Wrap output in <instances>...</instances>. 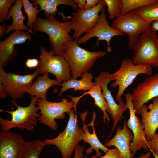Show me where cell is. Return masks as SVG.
Masks as SVG:
<instances>
[{
  "label": "cell",
  "mask_w": 158,
  "mask_h": 158,
  "mask_svg": "<svg viewBox=\"0 0 158 158\" xmlns=\"http://www.w3.org/2000/svg\"><path fill=\"white\" fill-rule=\"evenodd\" d=\"M43 19L38 16L32 26V29L47 35L51 50L54 54L62 55L67 43L73 40L69 35L72 30L71 20L61 22L58 20L55 16H45Z\"/></svg>",
  "instance_id": "1"
},
{
  "label": "cell",
  "mask_w": 158,
  "mask_h": 158,
  "mask_svg": "<svg viewBox=\"0 0 158 158\" xmlns=\"http://www.w3.org/2000/svg\"><path fill=\"white\" fill-rule=\"evenodd\" d=\"M77 40L69 41L62 55L70 65L72 78L76 80L92 69L95 61L106 54V51H90L84 49L77 44Z\"/></svg>",
  "instance_id": "2"
},
{
  "label": "cell",
  "mask_w": 158,
  "mask_h": 158,
  "mask_svg": "<svg viewBox=\"0 0 158 158\" xmlns=\"http://www.w3.org/2000/svg\"><path fill=\"white\" fill-rule=\"evenodd\" d=\"M39 99L36 97L31 96L30 104L25 107L16 104L15 106L17 108L15 111L0 109V112L8 113L11 116L10 120L0 117L1 131H9L11 129L16 128L22 130L25 129L29 131L33 132L40 116L38 113V108L36 106V102Z\"/></svg>",
  "instance_id": "3"
},
{
  "label": "cell",
  "mask_w": 158,
  "mask_h": 158,
  "mask_svg": "<svg viewBox=\"0 0 158 158\" xmlns=\"http://www.w3.org/2000/svg\"><path fill=\"white\" fill-rule=\"evenodd\" d=\"M133 49L132 61L134 64L158 67V39L151 24L140 35Z\"/></svg>",
  "instance_id": "4"
},
{
  "label": "cell",
  "mask_w": 158,
  "mask_h": 158,
  "mask_svg": "<svg viewBox=\"0 0 158 158\" xmlns=\"http://www.w3.org/2000/svg\"><path fill=\"white\" fill-rule=\"evenodd\" d=\"M76 111L73 109L68 113L69 120L64 131L54 138L44 140L47 145L56 146L60 151L62 158H70L75 147L81 140L82 128L78 125Z\"/></svg>",
  "instance_id": "5"
},
{
  "label": "cell",
  "mask_w": 158,
  "mask_h": 158,
  "mask_svg": "<svg viewBox=\"0 0 158 158\" xmlns=\"http://www.w3.org/2000/svg\"><path fill=\"white\" fill-rule=\"evenodd\" d=\"M152 73V67L150 66L135 65L129 59H123L118 70L110 75L111 81H114L111 83V87L113 88L118 87L116 101L119 102L125 89L132 84L138 75L142 74L150 76Z\"/></svg>",
  "instance_id": "6"
},
{
  "label": "cell",
  "mask_w": 158,
  "mask_h": 158,
  "mask_svg": "<svg viewBox=\"0 0 158 158\" xmlns=\"http://www.w3.org/2000/svg\"><path fill=\"white\" fill-rule=\"evenodd\" d=\"M36 104L40 110L38 121L54 130L58 128L56 119H64L66 114H68L71 109L74 108L76 111L77 105L73 101H68L66 98L58 102L39 99Z\"/></svg>",
  "instance_id": "7"
},
{
  "label": "cell",
  "mask_w": 158,
  "mask_h": 158,
  "mask_svg": "<svg viewBox=\"0 0 158 158\" xmlns=\"http://www.w3.org/2000/svg\"><path fill=\"white\" fill-rule=\"evenodd\" d=\"M0 65V84L7 95L12 98L11 103L16 104V100L22 97L31 87L34 79L39 74L37 68L32 73L20 75L12 73H6Z\"/></svg>",
  "instance_id": "8"
},
{
  "label": "cell",
  "mask_w": 158,
  "mask_h": 158,
  "mask_svg": "<svg viewBox=\"0 0 158 158\" xmlns=\"http://www.w3.org/2000/svg\"><path fill=\"white\" fill-rule=\"evenodd\" d=\"M40 59L38 66L39 74L45 73L54 75L56 79L61 83L72 78L70 65L62 55L54 54L50 50L47 51L46 48H40Z\"/></svg>",
  "instance_id": "9"
},
{
  "label": "cell",
  "mask_w": 158,
  "mask_h": 158,
  "mask_svg": "<svg viewBox=\"0 0 158 158\" xmlns=\"http://www.w3.org/2000/svg\"><path fill=\"white\" fill-rule=\"evenodd\" d=\"M150 24L144 21L133 11L116 18L113 21L111 26L127 35L128 47L132 49L140 35Z\"/></svg>",
  "instance_id": "10"
},
{
  "label": "cell",
  "mask_w": 158,
  "mask_h": 158,
  "mask_svg": "<svg viewBox=\"0 0 158 158\" xmlns=\"http://www.w3.org/2000/svg\"><path fill=\"white\" fill-rule=\"evenodd\" d=\"M106 6L104 0H100L95 7L90 9L78 8L71 14V16L67 17V19L71 20V29L74 31L72 38L77 40L91 30L99 18V13Z\"/></svg>",
  "instance_id": "11"
},
{
  "label": "cell",
  "mask_w": 158,
  "mask_h": 158,
  "mask_svg": "<svg viewBox=\"0 0 158 158\" xmlns=\"http://www.w3.org/2000/svg\"><path fill=\"white\" fill-rule=\"evenodd\" d=\"M132 103L135 113L140 114L142 106L149 101L158 97V72L149 76L133 89Z\"/></svg>",
  "instance_id": "12"
},
{
  "label": "cell",
  "mask_w": 158,
  "mask_h": 158,
  "mask_svg": "<svg viewBox=\"0 0 158 158\" xmlns=\"http://www.w3.org/2000/svg\"><path fill=\"white\" fill-rule=\"evenodd\" d=\"M125 35L124 33L114 29L109 25L106 19L104 7L102 10L99 18L95 25L83 36L77 39V42L79 45L85 43L92 37H97L98 39L97 45L99 40H105L107 44V51L110 53L111 51L110 41L112 38L114 36H122Z\"/></svg>",
  "instance_id": "13"
},
{
  "label": "cell",
  "mask_w": 158,
  "mask_h": 158,
  "mask_svg": "<svg viewBox=\"0 0 158 158\" xmlns=\"http://www.w3.org/2000/svg\"><path fill=\"white\" fill-rule=\"evenodd\" d=\"M110 73L108 71L101 72L99 75L95 78V84L99 85L102 90V94L109 106L110 115L114 120V124L111 132L115 128L118 122L122 118L123 115L128 109L126 104L122 97L117 104L115 102L110 91L107 87L108 84L111 81Z\"/></svg>",
  "instance_id": "14"
},
{
  "label": "cell",
  "mask_w": 158,
  "mask_h": 158,
  "mask_svg": "<svg viewBox=\"0 0 158 158\" xmlns=\"http://www.w3.org/2000/svg\"><path fill=\"white\" fill-rule=\"evenodd\" d=\"M126 104L130 111V118L127 122L128 127L133 134V138L130 144V149L134 155L138 150L142 148L145 150L148 149L144 128L139 118L136 116L132 103V94L128 93L125 94Z\"/></svg>",
  "instance_id": "15"
},
{
  "label": "cell",
  "mask_w": 158,
  "mask_h": 158,
  "mask_svg": "<svg viewBox=\"0 0 158 158\" xmlns=\"http://www.w3.org/2000/svg\"><path fill=\"white\" fill-rule=\"evenodd\" d=\"M26 31H15L4 40L0 41V65L3 67L16 56L17 51L15 46L31 40L32 35Z\"/></svg>",
  "instance_id": "16"
},
{
  "label": "cell",
  "mask_w": 158,
  "mask_h": 158,
  "mask_svg": "<svg viewBox=\"0 0 158 158\" xmlns=\"http://www.w3.org/2000/svg\"><path fill=\"white\" fill-rule=\"evenodd\" d=\"M24 141L19 133L1 130L0 158H17Z\"/></svg>",
  "instance_id": "17"
},
{
  "label": "cell",
  "mask_w": 158,
  "mask_h": 158,
  "mask_svg": "<svg viewBox=\"0 0 158 158\" xmlns=\"http://www.w3.org/2000/svg\"><path fill=\"white\" fill-rule=\"evenodd\" d=\"M88 114L87 111L82 113L80 115L81 118L83 122V126L81 133L80 138L81 140L88 143L90 145L85 151L87 155L91 153L93 150L96 152V156L98 157L102 156L101 153L99 151L101 150L106 153L109 149L103 145L100 141L96 134L94 127V122L96 116L95 112L93 113L92 120L90 123L87 125L85 123L86 116Z\"/></svg>",
  "instance_id": "18"
},
{
  "label": "cell",
  "mask_w": 158,
  "mask_h": 158,
  "mask_svg": "<svg viewBox=\"0 0 158 158\" xmlns=\"http://www.w3.org/2000/svg\"><path fill=\"white\" fill-rule=\"evenodd\" d=\"M142 123L147 141H150L158 128V97L153 99L148 106L145 104L141 109Z\"/></svg>",
  "instance_id": "19"
},
{
  "label": "cell",
  "mask_w": 158,
  "mask_h": 158,
  "mask_svg": "<svg viewBox=\"0 0 158 158\" xmlns=\"http://www.w3.org/2000/svg\"><path fill=\"white\" fill-rule=\"evenodd\" d=\"M125 121L122 128L119 126L114 136L104 145L105 147L114 146L120 151L121 158H133L134 155L130 149V144L133 136L131 130L128 128Z\"/></svg>",
  "instance_id": "20"
},
{
  "label": "cell",
  "mask_w": 158,
  "mask_h": 158,
  "mask_svg": "<svg viewBox=\"0 0 158 158\" xmlns=\"http://www.w3.org/2000/svg\"><path fill=\"white\" fill-rule=\"evenodd\" d=\"M23 6L22 0H17L13 6H11L9 10L6 21L10 20L11 17L12 18V23L11 25L6 26L5 34H8L11 31L26 30L32 34H34L33 31L24 25V20L26 18L22 12Z\"/></svg>",
  "instance_id": "21"
},
{
  "label": "cell",
  "mask_w": 158,
  "mask_h": 158,
  "mask_svg": "<svg viewBox=\"0 0 158 158\" xmlns=\"http://www.w3.org/2000/svg\"><path fill=\"white\" fill-rule=\"evenodd\" d=\"M61 83L56 79L50 78L49 73H45L42 75L37 77L36 80L26 93L31 96L36 97L39 99L47 100L48 90L54 85L60 86Z\"/></svg>",
  "instance_id": "22"
},
{
  "label": "cell",
  "mask_w": 158,
  "mask_h": 158,
  "mask_svg": "<svg viewBox=\"0 0 158 158\" xmlns=\"http://www.w3.org/2000/svg\"><path fill=\"white\" fill-rule=\"evenodd\" d=\"M33 1L32 4L34 6L38 5L41 11H44L43 14L45 16L51 15L54 16L58 13L64 20L67 19V17L58 11L57 7L59 5H68L76 10L79 8L78 6L74 0H34Z\"/></svg>",
  "instance_id": "23"
},
{
  "label": "cell",
  "mask_w": 158,
  "mask_h": 158,
  "mask_svg": "<svg viewBox=\"0 0 158 158\" xmlns=\"http://www.w3.org/2000/svg\"><path fill=\"white\" fill-rule=\"evenodd\" d=\"M101 87L99 84H95L89 91L83 92L81 96L78 97L71 96V100L77 104L79 100L87 94L90 95L94 100V104L97 106L103 113V122L106 123V120L109 122L110 119L107 112L110 115V111L108 104L106 102L102 92Z\"/></svg>",
  "instance_id": "24"
},
{
  "label": "cell",
  "mask_w": 158,
  "mask_h": 158,
  "mask_svg": "<svg viewBox=\"0 0 158 158\" xmlns=\"http://www.w3.org/2000/svg\"><path fill=\"white\" fill-rule=\"evenodd\" d=\"M81 77V79L79 80L71 78L69 80L62 82L60 85L62 87L58 93V96H62L64 92L71 89H73V91H89L95 85V82L92 81L93 76L91 73L86 72L83 73Z\"/></svg>",
  "instance_id": "25"
},
{
  "label": "cell",
  "mask_w": 158,
  "mask_h": 158,
  "mask_svg": "<svg viewBox=\"0 0 158 158\" xmlns=\"http://www.w3.org/2000/svg\"><path fill=\"white\" fill-rule=\"evenodd\" d=\"M47 145L44 140L25 141L17 158H39L41 151Z\"/></svg>",
  "instance_id": "26"
},
{
  "label": "cell",
  "mask_w": 158,
  "mask_h": 158,
  "mask_svg": "<svg viewBox=\"0 0 158 158\" xmlns=\"http://www.w3.org/2000/svg\"><path fill=\"white\" fill-rule=\"evenodd\" d=\"M133 11L148 23L158 20V3L149 4Z\"/></svg>",
  "instance_id": "27"
},
{
  "label": "cell",
  "mask_w": 158,
  "mask_h": 158,
  "mask_svg": "<svg viewBox=\"0 0 158 158\" xmlns=\"http://www.w3.org/2000/svg\"><path fill=\"white\" fill-rule=\"evenodd\" d=\"M154 3H158V0H122L121 16L145 6Z\"/></svg>",
  "instance_id": "28"
},
{
  "label": "cell",
  "mask_w": 158,
  "mask_h": 158,
  "mask_svg": "<svg viewBox=\"0 0 158 158\" xmlns=\"http://www.w3.org/2000/svg\"><path fill=\"white\" fill-rule=\"evenodd\" d=\"M24 12L28 17V21L26 25L30 30H32L33 24L36 20L37 15L41 11L37 5L34 6L28 0H22Z\"/></svg>",
  "instance_id": "29"
},
{
  "label": "cell",
  "mask_w": 158,
  "mask_h": 158,
  "mask_svg": "<svg viewBox=\"0 0 158 158\" xmlns=\"http://www.w3.org/2000/svg\"><path fill=\"white\" fill-rule=\"evenodd\" d=\"M107 7L109 19H113L121 16L122 0H104Z\"/></svg>",
  "instance_id": "30"
},
{
  "label": "cell",
  "mask_w": 158,
  "mask_h": 158,
  "mask_svg": "<svg viewBox=\"0 0 158 158\" xmlns=\"http://www.w3.org/2000/svg\"><path fill=\"white\" fill-rule=\"evenodd\" d=\"M16 0H0V22L5 23L7 17L12 4H14Z\"/></svg>",
  "instance_id": "31"
},
{
  "label": "cell",
  "mask_w": 158,
  "mask_h": 158,
  "mask_svg": "<svg viewBox=\"0 0 158 158\" xmlns=\"http://www.w3.org/2000/svg\"><path fill=\"white\" fill-rule=\"evenodd\" d=\"M147 144L150 152L158 156V134L156 133L150 141H147Z\"/></svg>",
  "instance_id": "32"
},
{
  "label": "cell",
  "mask_w": 158,
  "mask_h": 158,
  "mask_svg": "<svg viewBox=\"0 0 158 158\" xmlns=\"http://www.w3.org/2000/svg\"><path fill=\"white\" fill-rule=\"evenodd\" d=\"M121 155L119 150L116 147L109 149L104 156L98 157L95 155L91 156L92 158H121Z\"/></svg>",
  "instance_id": "33"
},
{
  "label": "cell",
  "mask_w": 158,
  "mask_h": 158,
  "mask_svg": "<svg viewBox=\"0 0 158 158\" xmlns=\"http://www.w3.org/2000/svg\"><path fill=\"white\" fill-rule=\"evenodd\" d=\"M84 148V147L79 144L78 145L74 150L75 154L73 158H83L84 155L83 152Z\"/></svg>",
  "instance_id": "34"
},
{
  "label": "cell",
  "mask_w": 158,
  "mask_h": 158,
  "mask_svg": "<svg viewBox=\"0 0 158 158\" xmlns=\"http://www.w3.org/2000/svg\"><path fill=\"white\" fill-rule=\"evenodd\" d=\"M39 61L36 59H29L26 60V66L29 68H33L38 66Z\"/></svg>",
  "instance_id": "35"
},
{
  "label": "cell",
  "mask_w": 158,
  "mask_h": 158,
  "mask_svg": "<svg viewBox=\"0 0 158 158\" xmlns=\"http://www.w3.org/2000/svg\"><path fill=\"white\" fill-rule=\"evenodd\" d=\"M100 0H87L85 9H90L95 7Z\"/></svg>",
  "instance_id": "36"
},
{
  "label": "cell",
  "mask_w": 158,
  "mask_h": 158,
  "mask_svg": "<svg viewBox=\"0 0 158 158\" xmlns=\"http://www.w3.org/2000/svg\"><path fill=\"white\" fill-rule=\"evenodd\" d=\"M78 6L79 8L83 9L85 8L86 0H74Z\"/></svg>",
  "instance_id": "37"
},
{
  "label": "cell",
  "mask_w": 158,
  "mask_h": 158,
  "mask_svg": "<svg viewBox=\"0 0 158 158\" xmlns=\"http://www.w3.org/2000/svg\"><path fill=\"white\" fill-rule=\"evenodd\" d=\"M6 23H5L2 25L0 26V37H2L5 34V31L6 30Z\"/></svg>",
  "instance_id": "38"
},
{
  "label": "cell",
  "mask_w": 158,
  "mask_h": 158,
  "mask_svg": "<svg viewBox=\"0 0 158 158\" xmlns=\"http://www.w3.org/2000/svg\"><path fill=\"white\" fill-rule=\"evenodd\" d=\"M7 95L2 85L0 84V98H4L7 97Z\"/></svg>",
  "instance_id": "39"
},
{
  "label": "cell",
  "mask_w": 158,
  "mask_h": 158,
  "mask_svg": "<svg viewBox=\"0 0 158 158\" xmlns=\"http://www.w3.org/2000/svg\"><path fill=\"white\" fill-rule=\"evenodd\" d=\"M151 26L155 31H158V20L154 21L151 23Z\"/></svg>",
  "instance_id": "40"
},
{
  "label": "cell",
  "mask_w": 158,
  "mask_h": 158,
  "mask_svg": "<svg viewBox=\"0 0 158 158\" xmlns=\"http://www.w3.org/2000/svg\"><path fill=\"white\" fill-rule=\"evenodd\" d=\"M151 155V152H148L138 157L134 158H150Z\"/></svg>",
  "instance_id": "41"
},
{
  "label": "cell",
  "mask_w": 158,
  "mask_h": 158,
  "mask_svg": "<svg viewBox=\"0 0 158 158\" xmlns=\"http://www.w3.org/2000/svg\"><path fill=\"white\" fill-rule=\"evenodd\" d=\"M153 154L154 155L155 158H158V156H157L154 154Z\"/></svg>",
  "instance_id": "42"
},
{
  "label": "cell",
  "mask_w": 158,
  "mask_h": 158,
  "mask_svg": "<svg viewBox=\"0 0 158 158\" xmlns=\"http://www.w3.org/2000/svg\"><path fill=\"white\" fill-rule=\"evenodd\" d=\"M84 158H88V157L87 156H84Z\"/></svg>",
  "instance_id": "43"
},
{
  "label": "cell",
  "mask_w": 158,
  "mask_h": 158,
  "mask_svg": "<svg viewBox=\"0 0 158 158\" xmlns=\"http://www.w3.org/2000/svg\"><path fill=\"white\" fill-rule=\"evenodd\" d=\"M157 38H158V35H157Z\"/></svg>",
  "instance_id": "44"
}]
</instances>
